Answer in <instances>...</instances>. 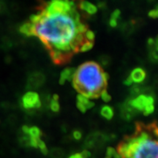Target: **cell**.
Here are the masks:
<instances>
[{
	"mask_svg": "<svg viewBox=\"0 0 158 158\" xmlns=\"http://www.w3.org/2000/svg\"><path fill=\"white\" fill-rule=\"evenodd\" d=\"M73 136L75 140L78 141V140H80L82 138V133L79 130H75L73 133Z\"/></svg>",
	"mask_w": 158,
	"mask_h": 158,
	"instance_id": "obj_17",
	"label": "cell"
},
{
	"mask_svg": "<svg viewBox=\"0 0 158 158\" xmlns=\"http://www.w3.org/2000/svg\"><path fill=\"white\" fill-rule=\"evenodd\" d=\"M41 130L39 129L37 127H35V126H33V127H29L28 135L29 138H31V139H35V140H39L40 139L41 137Z\"/></svg>",
	"mask_w": 158,
	"mask_h": 158,
	"instance_id": "obj_11",
	"label": "cell"
},
{
	"mask_svg": "<svg viewBox=\"0 0 158 158\" xmlns=\"http://www.w3.org/2000/svg\"><path fill=\"white\" fill-rule=\"evenodd\" d=\"M146 77H147V73H146L145 70L141 68H136L132 71L129 78L132 82L135 83V84H140L142 83L145 80Z\"/></svg>",
	"mask_w": 158,
	"mask_h": 158,
	"instance_id": "obj_6",
	"label": "cell"
},
{
	"mask_svg": "<svg viewBox=\"0 0 158 158\" xmlns=\"http://www.w3.org/2000/svg\"><path fill=\"white\" fill-rule=\"evenodd\" d=\"M75 72H76V69L73 68H65L61 73L60 78H59V83H60V84H64L66 81H72Z\"/></svg>",
	"mask_w": 158,
	"mask_h": 158,
	"instance_id": "obj_7",
	"label": "cell"
},
{
	"mask_svg": "<svg viewBox=\"0 0 158 158\" xmlns=\"http://www.w3.org/2000/svg\"><path fill=\"white\" fill-rule=\"evenodd\" d=\"M22 106L25 109H35L41 106V101L40 100L39 94L33 91H29L23 96Z\"/></svg>",
	"mask_w": 158,
	"mask_h": 158,
	"instance_id": "obj_5",
	"label": "cell"
},
{
	"mask_svg": "<svg viewBox=\"0 0 158 158\" xmlns=\"http://www.w3.org/2000/svg\"><path fill=\"white\" fill-rule=\"evenodd\" d=\"M149 16L150 18H152V19H157L158 16V10L157 9H154L149 11Z\"/></svg>",
	"mask_w": 158,
	"mask_h": 158,
	"instance_id": "obj_18",
	"label": "cell"
},
{
	"mask_svg": "<svg viewBox=\"0 0 158 158\" xmlns=\"http://www.w3.org/2000/svg\"><path fill=\"white\" fill-rule=\"evenodd\" d=\"M29 130V127H28V126H27V125H24L22 127V130H23V133L26 134V135H28Z\"/></svg>",
	"mask_w": 158,
	"mask_h": 158,
	"instance_id": "obj_20",
	"label": "cell"
},
{
	"mask_svg": "<svg viewBox=\"0 0 158 158\" xmlns=\"http://www.w3.org/2000/svg\"><path fill=\"white\" fill-rule=\"evenodd\" d=\"M50 108L52 111L58 112L60 109V106L59 103V96L57 94H54L53 96L52 100L50 102Z\"/></svg>",
	"mask_w": 158,
	"mask_h": 158,
	"instance_id": "obj_12",
	"label": "cell"
},
{
	"mask_svg": "<svg viewBox=\"0 0 158 158\" xmlns=\"http://www.w3.org/2000/svg\"><path fill=\"white\" fill-rule=\"evenodd\" d=\"M77 103L81 105L86 110L92 108L94 106V103L92 101H91L90 99L79 94L77 96Z\"/></svg>",
	"mask_w": 158,
	"mask_h": 158,
	"instance_id": "obj_9",
	"label": "cell"
},
{
	"mask_svg": "<svg viewBox=\"0 0 158 158\" xmlns=\"http://www.w3.org/2000/svg\"><path fill=\"white\" fill-rule=\"evenodd\" d=\"M116 150L121 158H158L157 124H136L135 132L125 136Z\"/></svg>",
	"mask_w": 158,
	"mask_h": 158,
	"instance_id": "obj_2",
	"label": "cell"
},
{
	"mask_svg": "<svg viewBox=\"0 0 158 158\" xmlns=\"http://www.w3.org/2000/svg\"><path fill=\"white\" fill-rule=\"evenodd\" d=\"M37 148H39L40 150L41 151V152H42L43 155H46L48 152V149H47V147H46V145H45V142L42 141L41 139L39 140L38 143H37Z\"/></svg>",
	"mask_w": 158,
	"mask_h": 158,
	"instance_id": "obj_13",
	"label": "cell"
},
{
	"mask_svg": "<svg viewBox=\"0 0 158 158\" xmlns=\"http://www.w3.org/2000/svg\"><path fill=\"white\" fill-rule=\"evenodd\" d=\"M120 14H121V12H120L119 10H115L113 13H112L111 15H110V19L112 20H114V21H117V19L119 18Z\"/></svg>",
	"mask_w": 158,
	"mask_h": 158,
	"instance_id": "obj_15",
	"label": "cell"
},
{
	"mask_svg": "<svg viewBox=\"0 0 158 158\" xmlns=\"http://www.w3.org/2000/svg\"><path fill=\"white\" fill-rule=\"evenodd\" d=\"M113 157H114V158H121V157H120L119 155H118V154L117 152H116V154L114 155Z\"/></svg>",
	"mask_w": 158,
	"mask_h": 158,
	"instance_id": "obj_23",
	"label": "cell"
},
{
	"mask_svg": "<svg viewBox=\"0 0 158 158\" xmlns=\"http://www.w3.org/2000/svg\"><path fill=\"white\" fill-rule=\"evenodd\" d=\"M130 105L145 116L152 114L155 110V100L152 96L140 94L130 102Z\"/></svg>",
	"mask_w": 158,
	"mask_h": 158,
	"instance_id": "obj_4",
	"label": "cell"
},
{
	"mask_svg": "<svg viewBox=\"0 0 158 158\" xmlns=\"http://www.w3.org/2000/svg\"><path fill=\"white\" fill-rule=\"evenodd\" d=\"M79 7L83 11L86 12L89 15H94L98 12V7L94 4L89 2L82 1L79 3Z\"/></svg>",
	"mask_w": 158,
	"mask_h": 158,
	"instance_id": "obj_8",
	"label": "cell"
},
{
	"mask_svg": "<svg viewBox=\"0 0 158 158\" xmlns=\"http://www.w3.org/2000/svg\"><path fill=\"white\" fill-rule=\"evenodd\" d=\"M81 155L83 158H89L91 156V153L88 151V150H84V151H83L81 153Z\"/></svg>",
	"mask_w": 158,
	"mask_h": 158,
	"instance_id": "obj_19",
	"label": "cell"
},
{
	"mask_svg": "<svg viewBox=\"0 0 158 158\" xmlns=\"http://www.w3.org/2000/svg\"><path fill=\"white\" fill-rule=\"evenodd\" d=\"M116 152V151L114 148L111 147H108L107 149V151H106V157L112 158L114 157V155H115Z\"/></svg>",
	"mask_w": 158,
	"mask_h": 158,
	"instance_id": "obj_16",
	"label": "cell"
},
{
	"mask_svg": "<svg viewBox=\"0 0 158 158\" xmlns=\"http://www.w3.org/2000/svg\"><path fill=\"white\" fill-rule=\"evenodd\" d=\"M124 84L127 85V86H130V85H132V84H133V82H132V81L130 80V78L128 77V78L124 81Z\"/></svg>",
	"mask_w": 158,
	"mask_h": 158,
	"instance_id": "obj_21",
	"label": "cell"
},
{
	"mask_svg": "<svg viewBox=\"0 0 158 158\" xmlns=\"http://www.w3.org/2000/svg\"><path fill=\"white\" fill-rule=\"evenodd\" d=\"M100 114L106 119L110 120L114 115V110L113 108L106 105V106H104L102 107L101 110H100Z\"/></svg>",
	"mask_w": 158,
	"mask_h": 158,
	"instance_id": "obj_10",
	"label": "cell"
},
{
	"mask_svg": "<svg viewBox=\"0 0 158 158\" xmlns=\"http://www.w3.org/2000/svg\"><path fill=\"white\" fill-rule=\"evenodd\" d=\"M69 158H83L81 153H76L74 155H72L70 157H69Z\"/></svg>",
	"mask_w": 158,
	"mask_h": 158,
	"instance_id": "obj_22",
	"label": "cell"
},
{
	"mask_svg": "<svg viewBox=\"0 0 158 158\" xmlns=\"http://www.w3.org/2000/svg\"><path fill=\"white\" fill-rule=\"evenodd\" d=\"M109 76L98 63L86 62L76 69L72 82L79 94L89 99L100 98L106 90Z\"/></svg>",
	"mask_w": 158,
	"mask_h": 158,
	"instance_id": "obj_3",
	"label": "cell"
},
{
	"mask_svg": "<svg viewBox=\"0 0 158 158\" xmlns=\"http://www.w3.org/2000/svg\"><path fill=\"white\" fill-rule=\"evenodd\" d=\"M19 30L27 36L38 37L58 64L69 62L85 43H94L95 37L83 21L73 2L61 0L40 5L38 12Z\"/></svg>",
	"mask_w": 158,
	"mask_h": 158,
	"instance_id": "obj_1",
	"label": "cell"
},
{
	"mask_svg": "<svg viewBox=\"0 0 158 158\" xmlns=\"http://www.w3.org/2000/svg\"><path fill=\"white\" fill-rule=\"evenodd\" d=\"M105 158H110V157H106Z\"/></svg>",
	"mask_w": 158,
	"mask_h": 158,
	"instance_id": "obj_24",
	"label": "cell"
},
{
	"mask_svg": "<svg viewBox=\"0 0 158 158\" xmlns=\"http://www.w3.org/2000/svg\"><path fill=\"white\" fill-rule=\"evenodd\" d=\"M100 98H101V99L102 100H103L104 102H109L110 100H111V97H110V95L109 94H108V91L107 90H105L103 91V92H102L101 94H100Z\"/></svg>",
	"mask_w": 158,
	"mask_h": 158,
	"instance_id": "obj_14",
	"label": "cell"
}]
</instances>
